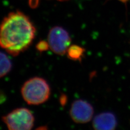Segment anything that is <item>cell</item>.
I'll return each mask as SVG.
<instances>
[{
	"instance_id": "1",
	"label": "cell",
	"mask_w": 130,
	"mask_h": 130,
	"mask_svg": "<svg viewBox=\"0 0 130 130\" xmlns=\"http://www.w3.org/2000/svg\"><path fill=\"white\" fill-rule=\"evenodd\" d=\"M35 33L28 16L19 11L12 12L0 24V47L9 54L18 56L29 47Z\"/></svg>"
},
{
	"instance_id": "2",
	"label": "cell",
	"mask_w": 130,
	"mask_h": 130,
	"mask_svg": "<svg viewBox=\"0 0 130 130\" xmlns=\"http://www.w3.org/2000/svg\"><path fill=\"white\" fill-rule=\"evenodd\" d=\"M21 92L24 100L30 105H39L45 103L51 95L50 85L45 80L40 77H34L26 81Z\"/></svg>"
},
{
	"instance_id": "3",
	"label": "cell",
	"mask_w": 130,
	"mask_h": 130,
	"mask_svg": "<svg viewBox=\"0 0 130 130\" xmlns=\"http://www.w3.org/2000/svg\"><path fill=\"white\" fill-rule=\"evenodd\" d=\"M2 120L10 130H30L34 126V117L26 108H18L2 117Z\"/></svg>"
},
{
	"instance_id": "4",
	"label": "cell",
	"mask_w": 130,
	"mask_h": 130,
	"mask_svg": "<svg viewBox=\"0 0 130 130\" xmlns=\"http://www.w3.org/2000/svg\"><path fill=\"white\" fill-rule=\"evenodd\" d=\"M48 42L53 52L63 55L66 53L68 47L71 46V39L66 30L61 27L55 26L49 31Z\"/></svg>"
},
{
	"instance_id": "5",
	"label": "cell",
	"mask_w": 130,
	"mask_h": 130,
	"mask_svg": "<svg viewBox=\"0 0 130 130\" xmlns=\"http://www.w3.org/2000/svg\"><path fill=\"white\" fill-rule=\"evenodd\" d=\"M70 115L73 121L76 123H87L92 119L94 115V108L87 101L76 100L72 104Z\"/></svg>"
},
{
	"instance_id": "6",
	"label": "cell",
	"mask_w": 130,
	"mask_h": 130,
	"mask_svg": "<svg viewBox=\"0 0 130 130\" xmlns=\"http://www.w3.org/2000/svg\"><path fill=\"white\" fill-rule=\"evenodd\" d=\"M92 125L96 130L115 129L117 126V118L115 114L112 112H103L94 118Z\"/></svg>"
},
{
	"instance_id": "7",
	"label": "cell",
	"mask_w": 130,
	"mask_h": 130,
	"mask_svg": "<svg viewBox=\"0 0 130 130\" xmlns=\"http://www.w3.org/2000/svg\"><path fill=\"white\" fill-rule=\"evenodd\" d=\"M85 53V48L76 44H73L68 47L66 53L70 59L81 61L84 56Z\"/></svg>"
},
{
	"instance_id": "8",
	"label": "cell",
	"mask_w": 130,
	"mask_h": 130,
	"mask_svg": "<svg viewBox=\"0 0 130 130\" xmlns=\"http://www.w3.org/2000/svg\"><path fill=\"white\" fill-rule=\"evenodd\" d=\"M12 68L10 59L3 53L0 52V78L6 76Z\"/></svg>"
},
{
	"instance_id": "9",
	"label": "cell",
	"mask_w": 130,
	"mask_h": 130,
	"mask_svg": "<svg viewBox=\"0 0 130 130\" xmlns=\"http://www.w3.org/2000/svg\"><path fill=\"white\" fill-rule=\"evenodd\" d=\"M36 48L39 52H43L47 51L50 48V46H49L48 42L46 41L41 40L36 44Z\"/></svg>"
},
{
	"instance_id": "10",
	"label": "cell",
	"mask_w": 130,
	"mask_h": 130,
	"mask_svg": "<svg viewBox=\"0 0 130 130\" xmlns=\"http://www.w3.org/2000/svg\"><path fill=\"white\" fill-rule=\"evenodd\" d=\"M59 101H60V104L62 106H63L64 105H66V104H67V96L64 94H61V95L60 97Z\"/></svg>"
},
{
	"instance_id": "11",
	"label": "cell",
	"mask_w": 130,
	"mask_h": 130,
	"mask_svg": "<svg viewBox=\"0 0 130 130\" xmlns=\"http://www.w3.org/2000/svg\"><path fill=\"white\" fill-rule=\"evenodd\" d=\"M39 0H29V4L31 8H35L39 5Z\"/></svg>"
},
{
	"instance_id": "12",
	"label": "cell",
	"mask_w": 130,
	"mask_h": 130,
	"mask_svg": "<svg viewBox=\"0 0 130 130\" xmlns=\"http://www.w3.org/2000/svg\"><path fill=\"white\" fill-rule=\"evenodd\" d=\"M6 100V95H5V93L0 90V104L3 103Z\"/></svg>"
},
{
	"instance_id": "13",
	"label": "cell",
	"mask_w": 130,
	"mask_h": 130,
	"mask_svg": "<svg viewBox=\"0 0 130 130\" xmlns=\"http://www.w3.org/2000/svg\"><path fill=\"white\" fill-rule=\"evenodd\" d=\"M60 1H64V0H60Z\"/></svg>"
}]
</instances>
